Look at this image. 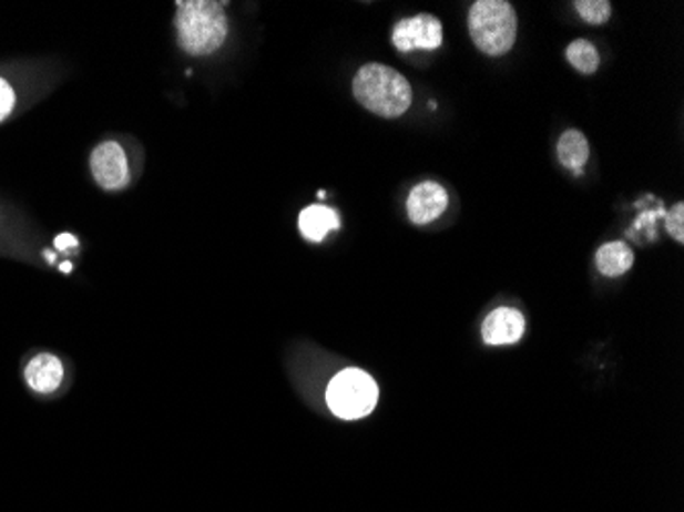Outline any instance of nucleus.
I'll list each match as a JSON object with an SVG mask.
<instances>
[{"label":"nucleus","instance_id":"nucleus-1","mask_svg":"<svg viewBox=\"0 0 684 512\" xmlns=\"http://www.w3.org/2000/svg\"><path fill=\"white\" fill-rule=\"evenodd\" d=\"M178 45L191 55L214 54L228 38V19L222 2L183 0L176 2Z\"/></svg>","mask_w":684,"mask_h":512},{"label":"nucleus","instance_id":"nucleus-2","mask_svg":"<svg viewBox=\"0 0 684 512\" xmlns=\"http://www.w3.org/2000/svg\"><path fill=\"white\" fill-rule=\"evenodd\" d=\"M353 93L363 107L386 120L400 117L412 105L410 82L384 64H365L353 81Z\"/></svg>","mask_w":684,"mask_h":512},{"label":"nucleus","instance_id":"nucleus-3","mask_svg":"<svg viewBox=\"0 0 684 512\" xmlns=\"http://www.w3.org/2000/svg\"><path fill=\"white\" fill-rule=\"evenodd\" d=\"M517 13L504 0H478L470 9V35L488 55H504L517 40Z\"/></svg>","mask_w":684,"mask_h":512},{"label":"nucleus","instance_id":"nucleus-4","mask_svg":"<svg viewBox=\"0 0 684 512\" xmlns=\"http://www.w3.org/2000/svg\"><path fill=\"white\" fill-rule=\"evenodd\" d=\"M379 398L376 379L361 369H345L336 376L326 390V402L333 414L343 420H357L374 412Z\"/></svg>","mask_w":684,"mask_h":512},{"label":"nucleus","instance_id":"nucleus-5","mask_svg":"<svg viewBox=\"0 0 684 512\" xmlns=\"http://www.w3.org/2000/svg\"><path fill=\"white\" fill-rule=\"evenodd\" d=\"M391 43L402 54L415 50H437L443 43V25L432 14L404 19L391 31Z\"/></svg>","mask_w":684,"mask_h":512},{"label":"nucleus","instance_id":"nucleus-6","mask_svg":"<svg viewBox=\"0 0 684 512\" xmlns=\"http://www.w3.org/2000/svg\"><path fill=\"white\" fill-rule=\"evenodd\" d=\"M91 171L99 187L118 191L130 183L127 156L118 142H103L91 154Z\"/></svg>","mask_w":684,"mask_h":512},{"label":"nucleus","instance_id":"nucleus-7","mask_svg":"<svg viewBox=\"0 0 684 512\" xmlns=\"http://www.w3.org/2000/svg\"><path fill=\"white\" fill-rule=\"evenodd\" d=\"M447 203H449V195L445 187L437 183H422L408 195V216L418 226L430 224L437 217L443 216Z\"/></svg>","mask_w":684,"mask_h":512},{"label":"nucleus","instance_id":"nucleus-8","mask_svg":"<svg viewBox=\"0 0 684 512\" xmlns=\"http://www.w3.org/2000/svg\"><path fill=\"white\" fill-rule=\"evenodd\" d=\"M523 335L524 318L519 310L498 308L483 320L482 337L486 345H514Z\"/></svg>","mask_w":684,"mask_h":512},{"label":"nucleus","instance_id":"nucleus-9","mask_svg":"<svg viewBox=\"0 0 684 512\" xmlns=\"http://www.w3.org/2000/svg\"><path fill=\"white\" fill-rule=\"evenodd\" d=\"M25 379L31 390L43 396L54 393L62 386L64 365L52 352H40L25 367Z\"/></svg>","mask_w":684,"mask_h":512},{"label":"nucleus","instance_id":"nucleus-10","mask_svg":"<svg viewBox=\"0 0 684 512\" xmlns=\"http://www.w3.org/2000/svg\"><path fill=\"white\" fill-rule=\"evenodd\" d=\"M338 228V214L326 205H309L299 214V232L309 243H323L333 229Z\"/></svg>","mask_w":684,"mask_h":512},{"label":"nucleus","instance_id":"nucleus-11","mask_svg":"<svg viewBox=\"0 0 684 512\" xmlns=\"http://www.w3.org/2000/svg\"><path fill=\"white\" fill-rule=\"evenodd\" d=\"M589 156H591V146L582 132L568 130L565 134H562L558 142V158L565 168L576 171V175H580L582 166L589 162Z\"/></svg>","mask_w":684,"mask_h":512},{"label":"nucleus","instance_id":"nucleus-12","mask_svg":"<svg viewBox=\"0 0 684 512\" xmlns=\"http://www.w3.org/2000/svg\"><path fill=\"white\" fill-rule=\"evenodd\" d=\"M633 265V253L625 243H609L596 253V267L606 277H619Z\"/></svg>","mask_w":684,"mask_h":512},{"label":"nucleus","instance_id":"nucleus-13","mask_svg":"<svg viewBox=\"0 0 684 512\" xmlns=\"http://www.w3.org/2000/svg\"><path fill=\"white\" fill-rule=\"evenodd\" d=\"M565 58H568V62L576 68L578 72H582V74H592V72H596V68L601 64L599 52H596V48H594L589 40L572 41V43L568 45V50H565Z\"/></svg>","mask_w":684,"mask_h":512},{"label":"nucleus","instance_id":"nucleus-14","mask_svg":"<svg viewBox=\"0 0 684 512\" xmlns=\"http://www.w3.org/2000/svg\"><path fill=\"white\" fill-rule=\"evenodd\" d=\"M574 9L591 25H603L611 17V2L609 0H576Z\"/></svg>","mask_w":684,"mask_h":512},{"label":"nucleus","instance_id":"nucleus-15","mask_svg":"<svg viewBox=\"0 0 684 512\" xmlns=\"http://www.w3.org/2000/svg\"><path fill=\"white\" fill-rule=\"evenodd\" d=\"M666 229L676 238V243H684V203H676L671 214L666 216Z\"/></svg>","mask_w":684,"mask_h":512},{"label":"nucleus","instance_id":"nucleus-16","mask_svg":"<svg viewBox=\"0 0 684 512\" xmlns=\"http://www.w3.org/2000/svg\"><path fill=\"white\" fill-rule=\"evenodd\" d=\"M13 89H11V84H9V82L4 81V79H0V122L9 117V113L13 111Z\"/></svg>","mask_w":684,"mask_h":512},{"label":"nucleus","instance_id":"nucleus-17","mask_svg":"<svg viewBox=\"0 0 684 512\" xmlns=\"http://www.w3.org/2000/svg\"><path fill=\"white\" fill-rule=\"evenodd\" d=\"M54 246L58 250H70V248L79 246V240L72 234H60V236H55Z\"/></svg>","mask_w":684,"mask_h":512},{"label":"nucleus","instance_id":"nucleus-18","mask_svg":"<svg viewBox=\"0 0 684 512\" xmlns=\"http://www.w3.org/2000/svg\"><path fill=\"white\" fill-rule=\"evenodd\" d=\"M60 270H62V273H70V270H72V265H70V263H62V265H60Z\"/></svg>","mask_w":684,"mask_h":512},{"label":"nucleus","instance_id":"nucleus-19","mask_svg":"<svg viewBox=\"0 0 684 512\" xmlns=\"http://www.w3.org/2000/svg\"><path fill=\"white\" fill-rule=\"evenodd\" d=\"M45 258H48V260H50V263H54L55 255H50V253H48V255H45Z\"/></svg>","mask_w":684,"mask_h":512}]
</instances>
